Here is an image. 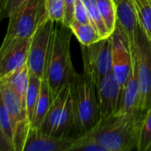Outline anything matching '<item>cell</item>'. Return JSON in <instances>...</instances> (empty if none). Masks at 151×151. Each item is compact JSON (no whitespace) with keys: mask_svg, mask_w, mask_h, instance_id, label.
Listing matches in <instances>:
<instances>
[{"mask_svg":"<svg viewBox=\"0 0 151 151\" xmlns=\"http://www.w3.org/2000/svg\"><path fill=\"white\" fill-rule=\"evenodd\" d=\"M112 51V72L125 88L133 70V56L126 35L117 25L110 35Z\"/></svg>","mask_w":151,"mask_h":151,"instance_id":"9c48e42d","label":"cell"},{"mask_svg":"<svg viewBox=\"0 0 151 151\" xmlns=\"http://www.w3.org/2000/svg\"><path fill=\"white\" fill-rule=\"evenodd\" d=\"M75 138H59L30 128L23 151H69Z\"/></svg>","mask_w":151,"mask_h":151,"instance_id":"8fae6325","label":"cell"},{"mask_svg":"<svg viewBox=\"0 0 151 151\" xmlns=\"http://www.w3.org/2000/svg\"><path fill=\"white\" fill-rule=\"evenodd\" d=\"M47 16L54 22L64 23L65 4L64 0H45Z\"/></svg>","mask_w":151,"mask_h":151,"instance_id":"cb8c5ba5","label":"cell"},{"mask_svg":"<svg viewBox=\"0 0 151 151\" xmlns=\"http://www.w3.org/2000/svg\"><path fill=\"white\" fill-rule=\"evenodd\" d=\"M117 112L142 119L144 118L140 105V88L133 63L132 73L124 88L122 104Z\"/></svg>","mask_w":151,"mask_h":151,"instance_id":"4fadbf2b","label":"cell"},{"mask_svg":"<svg viewBox=\"0 0 151 151\" xmlns=\"http://www.w3.org/2000/svg\"><path fill=\"white\" fill-rule=\"evenodd\" d=\"M83 1L88 10L91 23L97 28V30L99 31L102 38L109 37L110 34L109 33L104 24V21L101 18V15L100 13L99 8L97 5V1L96 0H83Z\"/></svg>","mask_w":151,"mask_h":151,"instance_id":"603a6c76","label":"cell"},{"mask_svg":"<svg viewBox=\"0 0 151 151\" xmlns=\"http://www.w3.org/2000/svg\"><path fill=\"white\" fill-rule=\"evenodd\" d=\"M0 127L4 133L5 136L8 138L10 142L12 144L14 148V143H13V132L12 128V124H11V119L9 117V113L7 111L6 106L4 103L1 89H0ZM15 151V150H14Z\"/></svg>","mask_w":151,"mask_h":151,"instance_id":"484cf974","label":"cell"},{"mask_svg":"<svg viewBox=\"0 0 151 151\" xmlns=\"http://www.w3.org/2000/svg\"><path fill=\"white\" fill-rule=\"evenodd\" d=\"M84 72L88 74L98 89L103 78L112 72L111 38H101L88 45H81Z\"/></svg>","mask_w":151,"mask_h":151,"instance_id":"8992f818","label":"cell"},{"mask_svg":"<svg viewBox=\"0 0 151 151\" xmlns=\"http://www.w3.org/2000/svg\"><path fill=\"white\" fill-rule=\"evenodd\" d=\"M70 92V84L66 85L58 94V96L53 99V102L49 108L38 131L42 134L52 135L59 119L61 115L62 110L64 108L65 103Z\"/></svg>","mask_w":151,"mask_h":151,"instance_id":"5bb4252c","label":"cell"},{"mask_svg":"<svg viewBox=\"0 0 151 151\" xmlns=\"http://www.w3.org/2000/svg\"><path fill=\"white\" fill-rule=\"evenodd\" d=\"M97 5L101 15V18L104 21V24L109 31L111 34L114 32L117 27V14L114 0H96Z\"/></svg>","mask_w":151,"mask_h":151,"instance_id":"44dd1931","label":"cell"},{"mask_svg":"<svg viewBox=\"0 0 151 151\" xmlns=\"http://www.w3.org/2000/svg\"><path fill=\"white\" fill-rule=\"evenodd\" d=\"M117 14V25L127 37L130 49L135 46L136 29L139 25L133 0H114Z\"/></svg>","mask_w":151,"mask_h":151,"instance_id":"7c38bea8","label":"cell"},{"mask_svg":"<svg viewBox=\"0 0 151 151\" xmlns=\"http://www.w3.org/2000/svg\"><path fill=\"white\" fill-rule=\"evenodd\" d=\"M31 38L4 36L0 46V81L28 64Z\"/></svg>","mask_w":151,"mask_h":151,"instance_id":"ba28073f","label":"cell"},{"mask_svg":"<svg viewBox=\"0 0 151 151\" xmlns=\"http://www.w3.org/2000/svg\"><path fill=\"white\" fill-rule=\"evenodd\" d=\"M69 27L81 45L88 46L102 38L92 23H80L74 20Z\"/></svg>","mask_w":151,"mask_h":151,"instance_id":"ac0fdd59","label":"cell"},{"mask_svg":"<svg viewBox=\"0 0 151 151\" xmlns=\"http://www.w3.org/2000/svg\"><path fill=\"white\" fill-rule=\"evenodd\" d=\"M74 20L80 23H91L90 16L86 5L83 0H77L75 5Z\"/></svg>","mask_w":151,"mask_h":151,"instance_id":"4316f807","label":"cell"},{"mask_svg":"<svg viewBox=\"0 0 151 151\" xmlns=\"http://www.w3.org/2000/svg\"><path fill=\"white\" fill-rule=\"evenodd\" d=\"M29 74H30V71L28 64H26L20 66V68L14 70L13 72H12L10 74H8L7 76H5L4 79L0 81L4 82L20 97L24 105H25L26 94L29 83Z\"/></svg>","mask_w":151,"mask_h":151,"instance_id":"9a60e30c","label":"cell"},{"mask_svg":"<svg viewBox=\"0 0 151 151\" xmlns=\"http://www.w3.org/2000/svg\"><path fill=\"white\" fill-rule=\"evenodd\" d=\"M151 148V105L147 111L142 121L139 137H138V151H150Z\"/></svg>","mask_w":151,"mask_h":151,"instance_id":"7402d4cb","label":"cell"},{"mask_svg":"<svg viewBox=\"0 0 151 151\" xmlns=\"http://www.w3.org/2000/svg\"><path fill=\"white\" fill-rule=\"evenodd\" d=\"M53 102V96L50 90L48 82L46 79H43L42 83H41L40 94H39V97L36 105L34 117H33L30 128H35L37 130L39 129Z\"/></svg>","mask_w":151,"mask_h":151,"instance_id":"2e32d148","label":"cell"},{"mask_svg":"<svg viewBox=\"0 0 151 151\" xmlns=\"http://www.w3.org/2000/svg\"><path fill=\"white\" fill-rule=\"evenodd\" d=\"M25 0H0V22L8 19L9 14Z\"/></svg>","mask_w":151,"mask_h":151,"instance_id":"83f0119b","label":"cell"},{"mask_svg":"<svg viewBox=\"0 0 151 151\" xmlns=\"http://www.w3.org/2000/svg\"><path fill=\"white\" fill-rule=\"evenodd\" d=\"M53 23L50 19L43 20L31 37L28 65L30 73L41 79L44 78L47 59L49 56Z\"/></svg>","mask_w":151,"mask_h":151,"instance_id":"52a82bcc","label":"cell"},{"mask_svg":"<svg viewBox=\"0 0 151 151\" xmlns=\"http://www.w3.org/2000/svg\"><path fill=\"white\" fill-rule=\"evenodd\" d=\"M73 99L74 124L71 138H77L91 130L101 119L97 90L91 77L83 73L70 83Z\"/></svg>","mask_w":151,"mask_h":151,"instance_id":"3957f363","label":"cell"},{"mask_svg":"<svg viewBox=\"0 0 151 151\" xmlns=\"http://www.w3.org/2000/svg\"><path fill=\"white\" fill-rule=\"evenodd\" d=\"M0 151H14L12 144L5 136L1 127H0Z\"/></svg>","mask_w":151,"mask_h":151,"instance_id":"f546056e","label":"cell"},{"mask_svg":"<svg viewBox=\"0 0 151 151\" xmlns=\"http://www.w3.org/2000/svg\"><path fill=\"white\" fill-rule=\"evenodd\" d=\"M77 0H64L65 4V16H64V24L69 26L74 21V12L75 5Z\"/></svg>","mask_w":151,"mask_h":151,"instance_id":"f1b7e54d","label":"cell"},{"mask_svg":"<svg viewBox=\"0 0 151 151\" xmlns=\"http://www.w3.org/2000/svg\"><path fill=\"white\" fill-rule=\"evenodd\" d=\"M138 23L151 41V0H133Z\"/></svg>","mask_w":151,"mask_h":151,"instance_id":"ffe728a7","label":"cell"},{"mask_svg":"<svg viewBox=\"0 0 151 151\" xmlns=\"http://www.w3.org/2000/svg\"><path fill=\"white\" fill-rule=\"evenodd\" d=\"M42 80L40 77L36 76V74L30 73L29 74V83L26 94V99H25V107H26V113L28 120L30 124L33 120L34 112L36 109V105L39 97L40 89H41V83Z\"/></svg>","mask_w":151,"mask_h":151,"instance_id":"d6986e66","label":"cell"},{"mask_svg":"<svg viewBox=\"0 0 151 151\" xmlns=\"http://www.w3.org/2000/svg\"><path fill=\"white\" fill-rule=\"evenodd\" d=\"M140 88V105L143 115L151 105V41L138 25L135 46L131 50Z\"/></svg>","mask_w":151,"mask_h":151,"instance_id":"277c9868","label":"cell"},{"mask_svg":"<svg viewBox=\"0 0 151 151\" xmlns=\"http://www.w3.org/2000/svg\"><path fill=\"white\" fill-rule=\"evenodd\" d=\"M150 150H151V148H150Z\"/></svg>","mask_w":151,"mask_h":151,"instance_id":"4dcf8cb0","label":"cell"},{"mask_svg":"<svg viewBox=\"0 0 151 151\" xmlns=\"http://www.w3.org/2000/svg\"><path fill=\"white\" fill-rule=\"evenodd\" d=\"M72 34L70 27L64 23H53L51 47L44 78L48 82L53 99L77 75L74 69L70 54Z\"/></svg>","mask_w":151,"mask_h":151,"instance_id":"7a4b0ae2","label":"cell"},{"mask_svg":"<svg viewBox=\"0 0 151 151\" xmlns=\"http://www.w3.org/2000/svg\"><path fill=\"white\" fill-rule=\"evenodd\" d=\"M124 88L113 72L108 73L97 89V99L101 118L117 113L122 104Z\"/></svg>","mask_w":151,"mask_h":151,"instance_id":"30bf717a","label":"cell"},{"mask_svg":"<svg viewBox=\"0 0 151 151\" xmlns=\"http://www.w3.org/2000/svg\"><path fill=\"white\" fill-rule=\"evenodd\" d=\"M74 124V109L71 92L67 98L61 115L53 133V136L59 138H71V131Z\"/></svg>","mask_w":151,"mask_h":151,"instance_id":"e0dca14e","label":"cell"},{"mask_svg":"<svg viewBox=\"0 0 151 151\" xmlns=\"http://www.w3.org/2000/svg\"><path fill=\"white\" fill-rule=\"evenodd\" d=\"M108 151V150L97 142L78 136L74 139L69 151Z\"/></svg>","mask_w":151,"mask_h":151,"instance_id":"d4e9b609","label":"cell"},{"mask_svg":"<svg viewBox=\"0 0 151 151\" xmlns=\"http://www.w3.org/2000/svg\"><path fill=\"white\" fill-rule=\"evenodd\" d=\"M49 19L45 9V0H25L8 17L5 36L31 38L37 26Z\"/></svg>","mask_w":151,"mask_h":151,"instance_id":"5b68a950","label":"cell"},{"mask_svg":"<svg viewBox=\"0 0 151 151\" xmlns=\"http://www.w3.org/2000/svg\"><path fill=\"white\" fill-rule=\"evenodd\" d=\"M142 119V118L117 112L101 118L91 130L80 136L97 142L108 151L137 150Z\"/></svg>","mask_w":151,"mask_h":151,"instance_id":"6da1fadb","label":"cell"}]
</instances>
